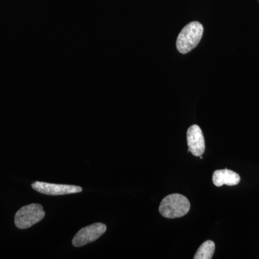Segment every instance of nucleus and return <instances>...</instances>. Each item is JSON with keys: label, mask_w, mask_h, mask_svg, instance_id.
<instances>
[{"label": "nucleus", "mask_w": 259, "mask_h": 259, "mask_svg": "<svg viewBox=\"0 0 259 259\" xmlns=\"http://www.w3.org/2000/svg\"><path fill=\"white\" fill-rule=\"evenodd\" d=\"M203 32V25L199 22H192L186 25L177 37V51L180 54H186L193 50L200 42Z\"/></svg>", "instance_id": "obj_1"}, {"label": "nucleus", "mask_w": 259, "mask_h": 259, "mask_svg": "<svg viewBox=\"0 0 259 259\" xmlns=\"http://www.w3.org/2000/svg\"><path fill=\"white\" fill-rule=\"evenodd\" d=\"M45 214L41 204H28L19 209L15 214V226L19 229H27L40 222L45 217Z\"/></svg>", "instance_id": "obj_3"}, {"label": "nucleus", "mask_w": 259, "mask_h": 259, "mask_svg": "<svg viewBox=\"0 0 259 259\" xmlns=\"http://www.w3.org/2000/svg\"><path fill=\"white\" fill-rule=\"evenodd\" d=\"M31 187L37 192L47 195H65L79 193L82 191V188L79 186L56 185L42 182H35L32 184Z\"/></svg>", "instance_id": "obj_5"}, {"label": "nucleus", "mask_w": 259, "mask_h": 259, "mask_svg": "<svg viewBox=\"0 0 259 259\" xmlns=\"http://www.w3.org/2000/svg\"><path fill=\"white\" fill-rule=\"evenodd\" d=\"M107 231V226L103 223H97L84 227L80 230L72 240V244L75 247H81L97 241Z\"/></svg>", "instance_id": "obj_4"}, {"label": "nucleus", "mask_w": 259, "mask_h": 259, "mask_svg": "<svg viewBox=\"0 0 259 259\" xmlns=\"http://www.w3.org/2000/svg\"><path fill=\"white\" fill-rule=\"evenodd\" d=\"M187 141L189 152L200 157L205 151V141L202 130L198 125H193L189 127L187 132Z\"/></svg>", "instance_id": "obj_6"}, {"label": "nucleus", "mask_w": 259, "mask_h": 259, "mask_svg": "<svg viewBox=\"0 0 259 259\" xmlns=\"http://www.w3.org/2000/svg\"><path fill=\"white\" fill-rule=\"evenodd\" d=\"M190 207V201L187 197L180 194H172L161 201L159 212L166 218H182L189 212Z\"/></svg>", "instance_id": "obj_2"}, {"label": "nucleus", "mask_w": 259, "mask_h": 259, "mask_svg": "<svg viewBox=\"0 0 259 259\" xmlns=\"http://www.w3.org/2000/svg\"><path fill=\"white\" fill-rule=\"evenodd\" d=\"M241 177L236 172L229 169L216 170L212 175L213 184L216 187L223 185L236 186L239 184Z\"/></svg>", "instance_id": "obj_7"}, {"label": "nucleus", "mask_w": 259, "mask_h": 259, "mask_svg": "<svg viewBox=\"0 0 259 259\" xmlns=\"http://www.w3.org/2000/svg\"><path fill=\"white\" fill-rule=\"evenodd\" d=\"M215 245L212 241L204 242L194 255V259H211L214 255Z\"/></svg>", "instance_id": "obj_8"}]
</instances>
